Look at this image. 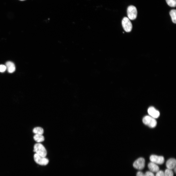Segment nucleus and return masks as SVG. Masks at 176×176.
Listing matches in <instances>:
<instances>
[{
	"label": "nucleus",
	"instance_id": "9d476101",
	"mask_svg": "<svg viewBox=\"0 0 176 176\" xmlns=\"http://www.w3.org/2000/svg\"><path fill=\"white\" fill-rule=\"evenodd\" d=\"M5 66L6 69L9 73H12L15 70V65L14 63L12 62L8 61L6 63Z\"/></svg>",
	"mask_w": 176,
	"mask_h": 176
},
{
	"label": "nucleus",
	"instance_id": "f03ea898",
	"mask_svg": "<svg viewBox=\"0 0 176 176\" xmlns=\"http://www.w3.org/2000/svg\"><path fill=\"white\" fill-rule=\"evenodd\" d=\"M143 122L145 124L151 128L155 127L157 123L155 119L150 116L146 115L144 117Z\"/></svg>",
	"mask_w": 176,
	"mask_h": 176
},
{
	"label": "nucleus",
	"instance_id": "9b49d317",
	"mask_svg": "<svg viewBox=\"0 0 176 176\" xmlns=\"http://www.w3.org/2000/svg\"><path fill=\"white\" fill-rule=\"evenodd\" d=\"M148 167L152 172L157 173L159 171V166L155 164L152 162L148 164Z\"/></svg>",
	"mask_w": 176,
	"mask_h": 176
},
{
	"label": "nucleus",
	"instance_id": "6e6552de",
	"mask_svg": "<svg viewBox=\"0 0 176 176\" xmlns=\"http://www.w3.org/2000/svg\"><path fill=\"white\" fill-rule=\"evenodd\" d=\"M148 112L150 116L155 119L158 118L160 115L159 111L153 107H150L148 108Z\"/></svg>",
	"mask_w": 176,
	"mask_h": 176
},
{
	"label": "nucleus",
	"instance_id": "412c9836",
	"mask_svg": "<svg viewBox=\"0 0 176 176\" xmlns=\"http://www.w3.org/2000/svg\"><path fill=\"white\" fill-rule=\"evenodd\" d=\"M174 171L175 173H176V167H175L174 168Z\"/></svg>",
	"mask_w": 176,
	"mask_h": 176
},
{
	"label": "nucleus",
	"instance_id": "423d86ee",
	"mask_svg": "<svg viewBox=\"0 0 176 176\" xmlns=\"http://www.w3.org/2000/svg\"><path fill=\"white\" fill-rule=\"evenodd\" d=\"M145 165V160L142 157H140L136 160L133 164V167L135 168L140 170L144 168Z\"/></svg>",
	"mask_w": 176,
	"mask_h": 176
},
{
	"label": "nucleus",
	"instance_id": "4be33fe9",
	"mask_svg": "<svg viewBox=\"0 0 176 176\" xmlns=\"http://www.w3.org/2000/svg\"><path fill=\"white\" fill-rule=\"evenodd\" d=\"M19 0L22 1H24V0Z\"/></svg>",
	"mask_w": 176,
	"mask_h": 176
},
{
	"label": "nucleus",
	"instance_id": "f8f14e48",
	"mask_svg": "<svg viewBox=\"0 0 176 176\" xmlns=\"http://www.w3.org/2000/svg\"><path fill=\"white\" fill-rule=\"evenodd\" d=\"M33 139L35 141L38 143L42 142L44 139V136L39 134H35L33 136Z\"/></svg>",
	"mask_w": 176,
	"mask_h": 176
},
{
	"label": "nucleus",
	"instance_id": "a211bd4d",
	"mask_svg": "<svg viewBox=\"0 0 176 176\" xmlns=\"http://www.w3.org/2000/svg\"><path fill=\"white\" fill-rule=\"evenodd\" d=\"M155 176H165L164 172L162 170H159L156 173Z\"/></svg>",
	"mask_w": 176,
	"mask_h": 176
},
{
	"label": "nucleus",
	"instance_id": "aec40b11",
	"mask_svg": "<svg viewBox=\"0 0 176 176\" xmlns=\"http://www.w3.org/2000/svg\"><path fill=\"white\" fill-rule=\"evenodd\" d=\"M136 176H145L144 175L142 172H138L137 173Z\"/></svg>",
	"mask_w": 176,
	"mask_h": 176
},
{
	"label": "nucleus",
	"instance_id": "ddd939ff",
	"mask_svg": "<svg viewBox=\"0 0 176 176\" xmlns=\"http://www.w3.org/2000/svg\"><path fill=\"white\" fill-rule=\"evenodd\" d=\"M176 11L175 9L172 10L170 11V15L171 17L172 22L174 23L176 22Z\"/></svg>",
	"mask_w": 176,
	"mask_h": 176
},
{
	"label": "nucleus",
	"instance_id": "4468645a",
	"mask_svg": "<svg viewBox=\"0 0 176 176\" xmlns=\"http://www.w3.org/2000/svg\"><path fill=\"white\" fill-rule=\"evenodd\" d=\"M33 132L36 134L42 135L44 133V130L40 127H36L33 130Z\"/></svg>",
	"mask_w": 176,
	"mask_h": 176
},
{
	"label": "nucleus",
	"instance_id": "f3484780",
	"mask_svg": "<svg viewBox=\"0 0 176 176\" xmlns=\"http://www.w3.org/2000/svg\"><path fill=\"white\" fill-rule=\"evenodd\" d=\"M6 69V67L5 65H0V72H4Z\"/></svg>",
	"mask_w": 176,
	"mask_h": 176
},
{
	"label": "nucleus",
	"instance_id": "7ed1b4c3",
	"mask_svg": "<svg viewBox=\"0 0 176 176\" xmlns=\"http://www.w3.org/2000/svg\"><path fill=\"white\" fill-rule=\"evenodd\" d=\"M137 10L136 8L134 6H129L127 9V14L128 18L131 20L135 19L137 16Z\"/></svg>",
	"mask_w": 176,
	"mask_h": 176
},
{
	"label": "nucleus",
	"instance_id": "20e7f679",
	"mask_svg": "<svg viewBox=\"0 0 176 176\" xmlns=\"http://www.w3.org/2000/svg\"><path fill=\"white\" fill-rule=\"evenodd\" d=\"M33 158L36 163L40 165H47L49 162V160L48 159L36 153L34 154Z\"/></svg>",
	"mask_w": 176,
	"mask_h": 176
},
{
	"label": "nucleus",
	"instance_id": "2eb2a0df",
	"mask_svg": "<svg viewBox=\"0 0 176 176\" xmlns=\"http://www.w3.org/2000/svg\"><path fill=\"white\" fill-rule=\"evenodd\" d=\"M167 4L171 7H174L176 6V0H166Z\"/></svg>",
	"mask_w": 176,
	"mask_h": 176
},
{
	"label": "nucleus",
	"instance_id": "39448f33",
	"mask_svg": "<svg viewBox=\"0 0 176 176\" xmlns=\"http://www.w3.org/2000/svg\"><path fill=\"white\" fill-rule=\"evenodd\" d=\"M122 24L124 30L127 32H129L132 28V24L130 19L126 17H124L122 21Z\"/></svg>",
	"mask_w": 176,
	"mask_h": 176
},
{
	"label": "nucleus",
	"instance_id": "dca6fc26",
	"mask_svg": "<svg viewBox=\"0 0 176 176\" xmlns=\"http://www.w3.org/2000/svg\"><path fill=\"white\" fill-rule=\"evenodd\" d=\"M164 173L165 176H173V173L171 169H166Z\"/></svg>",
	"mask_w": 176,
	"mask_h": 176
},
{
	"label": "nucleus",
	"instance_id": "6ab92c4d",
	"mask_svg": "<svg viewBox=\"0 0 176 176\" xmlns=\"http://www.w3.org/2000/svg\"><path fill=\"white\" fill-rule=\"evenodd\" d=\"M144 175L145 176H155L152 172L149 171L146 172Z\"/></svg>",
	"mask_w": 176,
	"mask_h": 176
},
{
	"label": "nucleus",
	"instance_id": "f257e3e1",
	"mask_svg": "<svg viewBox=\"0 0 176 176\" xmlns=\"http://www.w3.org/2000/svg\"><path fill=\"white\" fill-rule=\"evenodd\" d=\"M33 151L35 152V153L43 157H45L47 155V151L45 148L42 144L40 143L35 144Z\"/></svg>",
	"mask_w": 176,
	"mask_h": 176
},
{
	"label": "nucleus",
	"instance_id": "1a4fd4ad",
	"mask_svg": "<svg viewBox=\"0 0 176 176\" xmlns=\"http://www.w3.org/2000/svg\"><path fill=\"white\" fill-rule=\"evenodd\" d=\"M176 161L175 159L171 158L167 160L166 166L167 169L172 170L176 167Z\"/></svg>",
	"mask_w": 176,
	"mask_h": 176
},
{
	"label": "nucleus",
	"instance_id": "0eeeda50",
	"mask_svg": "<svg viewBox=\"0 0 176 176\" xmlns=\"http://www.w3.org/2000/svg\"><path fill=\"white\" fill-rule=\"evenodd\" d=\"M150 159L151 162L160 165L163 164L164 162V158L163 156L155 155H151L150 157Z\"/></svg>",
	"mask_w": 176,
	"mask_h": 176
}]
</instances>
